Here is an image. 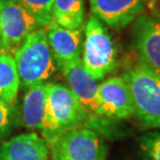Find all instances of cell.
<instances>
[{
    "label": "cell",
    "mask_w": 160,
    "mask_h": 160,
    "mask_svg": "<svg viewBox=\"0 0 160 160\" xmlns=\"http://www.w3.org/2000/svg\"><path fill=\"white\" fill-rule=\"evenodd\" d=\"M12 56L17 66L20 86L25 89L47 83L57 69L44 27L32 31Z\"/></svg>",
    "instance_id": "6da1fadb"
},
{
    "label": "cell",
    "mask_w": 160,
    "mask_h": 160,
    "mask_svg": "<svg viewBox=\"0 0 160 160\" xmlns=\"http://www.w3.org/2000/svg\"><path fill=\"white\" fill-rule=\"evenodd\" d=\"M88 127V117L68 85L48 84L43 138L50 146L57 137L75 128Z\"/></svg>",
    "instance_id": "7a4b0ae2"
},
{
    "label": "cell",
    "mask_w": 160,
    "mask_h": 160,
    "mask_svg": "<svg viewBox=\"0 0 160 160\" xmlns=\"http://www.w3.org/2000/svg\"><path fill=\"white\" fill-rule=\"evenodd\" d=\"M122 77L129 85L137 121L145 128L160 129V78L142 62Z\"/></svg>",
    "instance_id": "3957f363"
},
{
    "label": "cell",
    "mask_w": 160,
    "mask_h": 160,
    "mask_svg": "<svg viewBox=\"0 0 160 160\" xmlns=\"http://www.w3.org/2000/svg\"><path fill=\"white\" fill-rule=\"evenodd\" d=\"M84 36L81 62L88 74L99 81L116 68V47L104 24L92 15L85 24Z\"/></svg>",
    "instance_id": "277c9868"
},
{
    "label": "cell",
    "mask_w": 160,
    "mask_h": 160,
    "mask_svg": "<svg viewBox=\"0 0 160 160\" xmlns=\"http://www.w3.org/2000/svg\"><path fill=\"white\" fill-rule=\"evenodd\" d=\"M76 100L88 117V127L101 131L106 124L99 98V84L83 67L81 59L60 69Z\"/></svg>",
    "instance_id": "5b68a950"
},
{
    "label": "cell",
    "mask_w": 160,
    "mask_h": 160,
    "mask_svg": "<svg viewBox=\"0 0 160 160\" xmlns=\"http://www.w3.org/2000/svg\"><path fill=\"white\" fill-rule=\"evenodd\" d=\"M52 160H106L107 150L97 131L82 126L62 134L50 145Z\"/></svg>",
    "instance_id": "8992f818"
},
{
    "label": "cell",
    "mask_w": 160,
    "mask_h": 160,
    "mask_svg": "<svg viewBox=\"0 0 160 160\" xmlns=\"http://www.w3.org/2000/svg\"><path fill=\"white\" fill-rule=\"evenodd\" d=\"M41 27L16 0H0V36L5 52L14 54L29 34Z\"/></svg>",
    "instance_id": "52a82bcc"
},
{
    "label": "cell",
    "mask_w": 160,
    "mask_h": 160,
    "mask_svg": "<svg viewBox=\"0 0 160 160\" xmlns=\"http://www.w3.org/2000/svg\"><path fill=\"white\" fill-rule=\"evenodd\" d=\"M133 43L142 65L160 78V22L149 15L134 20Z\"/></svg>",
    "instance_id": "ba28073f"
},
{
    "label": "cell",
    "mask_w": 160,
    "mask_h": 160,
    "mask_svg": "<svg viewBox=\"0 0 160 160\" xmlns=\"http://www.w3.org/2000/svg\"><path fill=\"white\" fill-rule=\"evenodd\" d=\"M101 108L106 119L125 120L134 114L131 92L123 77H111L99 84Z\"/></svg>",
    "instance_id": "9c48e42d"
},
{
    "label": "cell",
    "mask_w": 160,
    "mask_h": 160,
    "mask_svg": "<svg viewBox=\"0 0 160 160\" xmlns=\"http://www.w3.org/2000/svg\"><path fill=\"white\" fill-rule=\"evenodd\" d=\"M147 0H89L92 16L116 29L132 23L142 15Z\"/></svg>",
    "instance_id": "30bf717a"
},
{
    "label": "cell",
    "mask_w": 160,
    "mask_h": 160,
    "mask_svg": "<svg viewBox=\"0 0 160 160\" xmlns=\"http://www.w3.org/2000/svg\"><path fill=\"white\" fill-rule=\"evenodd\" d=\"M56 68L62 69L71 62L81 59L82 30L68 29L56 23L44 27Z\"/></svg>",
    "instance_id": "8fae6325"
},
{
    "label": "cell",
    "mask_w": 160,
    "mask_h": 160,
    "mask_svg": "<svg viewBox=\"0 0 160 160\" xmlns=\"http://www.w3.org/2000/svg\"><path fill=\"white\" fill-rule=\"evenodd\" d=\"M0 160H49V148L36 132L19 134L2 143Z\"/></svg>",
    "instance_id": "7c38bea8"
},
{
    "label": "cell",
    "mask_w": 160,
    "mask_h": 160,
    "mask_svg": "<svg viewBox=\"0 0 160 160\" xmlns=\"http://www.w3.org/2000/svg\"><path fill=\"white\" fill-rule=\"evenodd\" d=\"M48 83L27 89L22 103V120L28 129L39 130L44 128L46 116Z\"/></svg>",
    "instance_id": "4fadbf2b"
},
{
    "label": "cell",
    "mask_w": 160,
    "mask_h": 160,
    "mask_svg": "<svg viewBox=\"0 0 160 160\" xmlns=\"http://www.w3.org/2000/svg\"><path fill=\"white\" fill-rule=\"evenodd\" d=\"M84 0H54L52 19L57 25L68 29H79L84 22Z\"/></svg>",
    "instance_id": "5bb4252c"
},
{
    "label": "cell",
    "mask_w": 160,
    "mask_h": 160,
    "mask_svg": "<svg viewBox=\"0 0 160 160\" xmlns=\"http://www.w3.org/2000/svg\"><path fill=\"white\" fill-rule=\"evenodd\" d=\"M20 88V78L12 54L0 53V101L14 104Z\"/></svg>",
    "instance_id": "9a60e30c"
},
{
    "label": "cell",
    "mask_w": 160,
    "mask_h": 160,
    "mask_svg": "<svg viewBox=\"0 0 160 160\" xmlns=\"http://www.w3.org/2000/svg\"><path fill=\"white\" fill-rule=\"evenodd\" d=\"M32 15L41 27H47L53 23L52 6L54 0H16Z\"/></svg>",
    "instance_id": "2e32d148"
},
{
    "label": "cell",
    "mask_w": 160,
    "mask_h": 160,
    "mask_svg": "<svg viewBox=\"0 0 160 160\" xmlns=\"http://www.w3.org/2000/svg\"><path fill=\"white\" fill-rule=\"evenodd\" d=\"M138 146L142 160H160V129L140 136Z\"/></svg>",
    "instance_id": "e0dca14e"
},
{
    "label": "cell",
    "mask_w": 160,
    "mask_h": 160,
    "mask_svg": "<svg viewBox=\"0 0 160 160\" xmlns=\"http://www.w3.org/2000/svg\"><path fill=\"white\" fill-rule=\"evenodd\" d=\"M17 114L14 104L0 101V140L12 132L17 120Z\"/></svg>",
    "instance_id": "ac0fdd59"
},
{
    "label": "cell",
    "mask_w": 160,
    "mask_h": 160,
    "mask_svg": "<svg viewBox=\"0 0 160 160\" xmlns=\"http://www.w3.org/2000/svg\"><path fill=\"white\" fill-rule=\"evenodd\" d=\"M3 52H5V50H4V46H3V42L1 39V36H0V53H3Z\"/></svg>",
    "instance_id": "d6986e66"
}]
</instances>
